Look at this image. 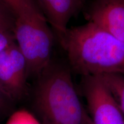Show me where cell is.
Segmentation results:
<instances>
[{
    "mask_svg": "<svg viewBox=\"0 0 124 124\" xmlns=\"http://www.w3.org/2000/svg\"><path fill=\"white\" fill-rule=\"evenodd\" d=\"M71 71L84 76L124 75V43L91 22L68 28L59 42Z\"/></svg>",
    "mask_w": 124,
    "mask_h": 124,
    "instance_id": "cell-1",
    "label": "cell"
},
{
    "mask_svg": "<svg viewBox=\"0 0 124 124\" xmlns=\"http://www.w3.org/2000/svg\"><path fill=\"white\" fill-rule=\"evenodd\" d=\"M38 79L34 104L43 124H83L89 115L69 65L52 60Z\"/></svg>",
    "mask_w": 124,
    "mask_h": 124,
    "instance_id": "cell-2",
    "label": "cell"
},
{
    "mask_svg": "<svg viewBox=\"0 0 124 124\" xmlns=\"http://www.w3.org/2000/svg\"><path fill=\"white\" fill-rule=\"evenodd\" d=\"M13 34L26 60L28 78L38 77L52 60L56 39L53 31L40 12L16 18Z\"/></svg>",
    "mask_w": 124,
    "mask_h": 124,
    "instance_id": "cell-3",
    "label": "cell"
},
{
    "mask_svg": "<svg viewBox=\"0 0 124 124\" xmlns=\"http://www.w3.org/2000/svg\"><path fill=\"white\" fill-rule=\"evenodd\" d=\"M80 91L93 124H124V116L100 76H84Z\"/></svg>",
    "mask_w": 124,
    "mask_h": 124,
    "instance_id": "cell-4",
    "label": "cell"
},
{
    "mask_svg": "<svg viewBox=\"0 0 124 124\" xmlns=\"http://www.w3.org/2000/svg\"><path fill=\"white\" fill-rule=\"evenodd\" d=\"M27 67L15 43L0 53V89L12 101L22 99L27 93Z\"/></svg>",
    "mask_w": 124,
    "mask_h": 124,
    "instance_id": "cell-5",
    "label": "cell"
},
{
    "mask_svg": "<svg viewBox=\"0 0 124 124\" xmlns=\"http://www.w3.org/2000/svg\"><path fill=\"white\" fill-rule=\"evenodd\" d=\"M86 16L124 43V0H93Z\"/></svg>",
    "mask_w": 124,
    "mask_h": 124,
    "instance_id": "cell-6",
    "label": "cell"
},
{
    "mask_svg": "<svg viewBox=\"0 0 124 124\" xmlns=\"http://www.w3.org/2000/svg\"><path fill=\"white\" fill-rule=\"evenodd\" d=\"M39 8L59 42L66 34L70 20L79 12L83 0H37Z\"/></svg>",
    "mask_w": 124,
    "mask_h": 124,
    "instance_id": "cell-7",
    "label": "cell"
},
{
    "mask_svg": "<svg viewBox=\"0 0 124 124\" xmlns=\"http://www.w3.org/2000/svg\"><path fill=\"white\" fill-rule=\"evenodd\" d=\"M124 116V75L108 74L100 76Z\"/></svg>",
    "mask_w": 124,
    "mask_h": 124,
    "instance_id": "cell-8",
    "label": "cell"
},
{
    "mask_svg": "<svg viewBox=\"0 0 124 124\" xmlns=\"http://www.w3.org/2000/svg\"><path fill=\"white\" fill-rule=\"evenodd\" d=\"M12 12L16 18L29 16L41 12L33 0H1Z\"/></svg>",
    "mask_w": 124,
    "mask_h": 124,
    "instance_id": "cell-9",
    "label": "cell"
},
{
    "mask_svg": "<svg viewBox=\"0 0 124 124\" xmlns=\"http://www.w3.org/2000/svg\"><path fill=\"white\" fill-rule=\"evenodd\" d=\"M16 20L15 14L0 0V32L14 36Z\"/></svg>",
    "mask_w": 124,
    "mask_h": 124,
    "instance_id": "cell-10",
    "label": "cell"
},
{
    "mask_svg": "<svg viewBox=\"0 0 124 124\" xmlns=\"http://www.w3.org/2000/svg\"><path fill=\"white\" fill-rule=\"evenodd\" d=\"M7 124H40L25 111H20L10 118Z\"/></svg>",
    "mask_w": 124,
    "mask_h": 124,
    "instance_id": "cell-11",
    "label": "cell"
},
{
    "mask_svg": "<svg viewBox=\"0 0 124 124\" xmlns=\"http://www.w3.org/2000/svg\"><path fill=\"white\" fill-rule=\"evenodd\" d=\"M15 38L11 35L0 32V53L15 43Z\"/></svg>",
    "mask_w": 124,
    "mask_h": 124,
    "instance_id": "cell-12",
    "label": "cell"
},
{
    "mask_svg": "<svg viewBox=\"0 0 124 124\" xmlns=\"http://www.w3.org/2000/svg\"><path fill=\"white\" fill-rule=\"evenodd\" d=\"M10 101H12L0 89V117L8 110Z\"/></svg>",
    "mask_w": 124,
    "mask_h": 124,
    "instance_id": "cell-13",
    "label": "cell"
},
{
    "mask_svg": "<svg viewBox=\"0 0 124 124\" xmlns=\"http://www.w3.org/2000/svg\"><path fill=\"white\" fill-rule=\"evenodd\" d=\"M83 124H93L92 121L91 120V118L90 117V116H89V117L87 118V119L85 121Z\"/></svg>",
    "mask_w": 124,
    "mask_h": 124,
    "instance_id": "cell-14",
    "label": "cell"
}]
</instances>
